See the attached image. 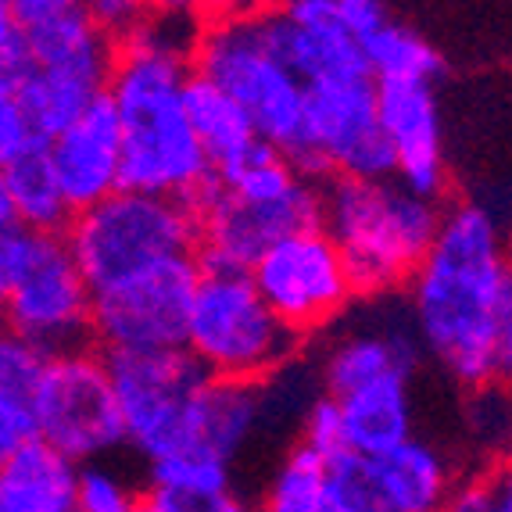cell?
Returning <instances> with one entry per match:
<instances>
[{"mask_svg":"<svg viewBox=\"0 0 512 512\" xmlns=\"http://www.w3.org/2000/svg\"><path fill=\"white\" fill-rule=\"evenodd\" d=\"M79 462L47 441L0 459V512H76Z\"/></svg>","mask_w":512,"mask_h":512,"instance_id":"ffe728a7","label":"cell"},{"mask_svg":"<svg viewBox=\"0 0 512 512\" xmlns=\"http://www.w3.org/2000/svg\"><path fill=\"white\" fill-rule=\"evenodd\" d=\"M380 122L398 165L394 180L430 201H444L452 176L434 83H380Z\"/></svg>","mask_w":512,"mask_h":512,"instance_id":"2e32d148","label":"cell"},{"mask_svg":"<svg viewBox=\"0 0 512 512\" xmlns=\"http://www.w3.org/2000/svg\"><path fill=\"white\" fill-rule=\"evenodd\" d=\"M416 376H387L380 384L348 394L341 402L348 427L351 455L376 462L416 437V402H412Z\"/></svg>","mask_w":512,"mask_h":512,"instance_id":"44dd1931","label":"cell"},{"mask_svg":"<svg viewBox=\"0 0 512 512\" xmlns=\"http://www.w3.org/2000/svg\"><path fill=\"white\" fill-rule=\"evenodd\" d=\"M330 491V462L291 441L280 448L269 473L255 491V512H326Z\"/></svg>","mask_w":512,"mask_h":512,"instance_id":"cb8c5ba5","label":"cell"},{"mask_svg":"<svg viewBox=\"0 0 512 512\" xmlns=\"http://www.w3.org/2000/svg\"><path fill=\"white\" fill-rule=\"evenodd\" d=\"M419 366H423V344L412 326L409 305L398 316H380L326 333L323 351L312 362L319 391L337 402L369 384H380L387 376H416Z\"/></svg>","mask_w":512,"mask_h":512,"instance_id":"9a60e30c","label":"cell"},{"mask_svg":"<svg viewBox=\"0 0 512 512\" xmlns=\"http://www.w3.org/2000/svg\"><path fill=\"white\" fill-rule=\"evenodd\" d=\"M187 111L197 140H201L208 162H212L215 180L233 172L244 158H251L265 144L258 137L255 122L248 119V111L240 108L230 94H222L215 83L197 76V72L187 83Z\"/></svg>","mask_w":512,"mask_h":512,"instance_id":"603a6c76","label":"cell"},{"mask_svg":"<svg viewBox=\"0 0 512 512\" xmlns=\"http://www.w3.org/2000/svg\"><path fill=\"white\" fill-rule=\"evenodd\" d=\"M0 301L4 330L51 355L94 344V287L65 233H0Z\"/></svg>","mask_w":512,"mask_h":512,"instance_id":"5b68a950","label":"cell"},{"mask_svg":"<svg viewBox=\"0 0 512 512\" xmlns=\"http://www.w3.org/2000/svg\"><path fill=\"white\" fill-rule=\"evenodd\" d=\"M294 441H301L305 448H312L316 455H323L326 462H337V459H344V455H351L341 402L330 398V394H319L316 402L305 409V416H301Z\"/></svg>","mask_w":512,"mask_h":512,"instance_id":"4dcf8cb0","label":"cell"},{"mask_svg":"<svg viewBox=\"0 0 512 512\" xmlns=\"http://www.w3.org/2000/svg\"><path fill=\"white\" fill-rule=\"evenodd\" d=\"M337 15H341V26L359 43H366L369 36L380 33L394 18L380 0H337Z\"/></svg>","mask_w":512,"mask_h":512,"instance_id":"836d02e7","label":"cell"},{"mask_svg":"<svg viewBox=\"0 0 512 512\" xmlns=\"http://www.w3.org/2000/svg\"><path fill=\"white\" fill-rule=\"evenodd\" d=\"M444 512H491V466L466 470V477L455 487L452 502L444 505Z\"/></svg>","mask_w":512,"mask_h":512,"instance_id":"d590c367","label":"cell"},{"mask_svg":"<svg viewBox=\"0 0 512 512\" xmlns=\"http://www.w3.org/2000/svg\"><path fill=\"white\" fill-rule=\"evenodd\" d=\"M251 280L269 301V308L305 344L337 330V323L348 316L351 305L362 301L337 240L323 226H312V230L280 240L251 269Z\"/></svg>","mask_w":512,"mask_h":512,"instance_id":"8fae6325","label":"cell"},{"mask_svg":"<svg viewBox=\"0 0 512 512\" xmlns=\"http://www.w3.org/2000/svg\"><path fill=\"white\" fill-rule=\"evenodd\" d=\"M47 144L29 122V115L18 108L11 97H0V165L29 158V154H43Z\"/></svg>","mask_w":512,"mask_h":512,"instance_id":"d6a6232c","label":"cell"},{"mask_svg":"<svg viewBox=\"0 0 512 512\" xmlns=\"http://www.w3.org/2000/svg\"><path fill=\"white\" fill-rule=\"evenodd\" d=\"M444 222V201L398 180H326L323 230L337 240L362 301L409 291Z\"/></svg>","mask_w":512,"mask_h":512,"instance_id":"3957f363","label":"cell"},{"mask_svg":"<svg viewBox=\"0 0 512 512\" xmlns=\"http://www.w3.org/2000/svg\"><path fill=\"white\" fill-rule=\"evenodd\" d=\"M4 8L11 11L26 36V69L72 76L108 90L111 69H115V40L101 29L90 4L83 0H4Z\"/></svg>","mask_w":512,"mask_h":512,"instance_id":"5bb4252c","label":"cell"},{"mask_svg":"<svg viewBox=\"0 0 512 512\" xmlns=\"http://www.w3.org/2000/svg\"><path fill=\"white\" fill-rule=\"evenodd\" d=\"M36 419L40 441L79 466L115 459L119 448H126L119 394L108 355L97 344L54 355L36 394Z\"/></svg>","mask_w":512,"mask_h":512,"instance_id":"9c48e42d","label":"cell"},{"mask_svg":"<svg viewBox=\"0 0 512 512\" xmlns=\"http://www.w3.org/2000/svg\"><path fill=\"white\" fill-rule=\"evenodd\" d=\"M491 512H512V470L491 462Z\"/></svg>","mask_w":512,"mask_h":512,"instance_id":"8d00e7d4","label":"cell"},{"mask_svg":"<svg viewBox=\"0 0 512 512\" xmlns=\"http://www.w3.org/2000/svg\"><path fill=\"white\" fill-rule=\"evenodd\" d=\"M409 316L423 355L462 391L498 384V348L512 301V251L498 215L448 201L427 262L409 283Z\"/></svg>","mask_w":512,"mask_h":512,"instance_id":"7a4b0ae2","label":"cell"},{"mask_svg":"<svg viewBox=\"0 0 512 512\" xmlns=\"http://www.w3.org/2000/svg\"><path fill=\"white\" fill-rule=\"evenodd\" d=\"M140 512H144V509H140Z\"/></svg>","mask_w":512,"mask_h":512,"instance_id":"60d3db41","label":"cell"},{"mask_svg":"<svg viewBox=\"0 0 512 512\" xmlns=\"http://www.w3.org/2000/svg\"><path fill=\"white\" fill-rule=\"evenodd\" d=\"M376 484L384 491L391 512H444L466 470L430 437H412L391 455L373 462Z\"/></svg>","mask_w":512,"mask_h":512,"instance_id":"d6986e66","label":"cell"},{"mask_svg":"<svg viewBox=\"0 0 512 512\" xmlns=\"http://www.w3.org/2000/svg\"><path fill=\"white\" fill-rule=\"evenodd\" d=\"M144 512H255V498H248L240 487L219 495H180V491L147 487Z\"/></svg>","mask_w":512,"mask_h":512,"instance_id":"1f68e13d","label":"cell"},{"mask_svg":"<svg viewBox=\"0 0 512 512\" xmlns=\"http://www.w3.org/2000/svg\"><path fill=\"white\" fill-rule=\"evenodd\" d=\"M273 384H237V380H215L201 387L187 423V441L180 455H208V459L237 462L251 452V444L273 423Z\"/></svg>","mask_w":512,"mask_h":512,"instance_id":"ac0fdd59","label":"cell"},{"mask_svg":"<svg viewBox=\"0 0 512 512\" xmlns=\"http://www.w3.org/2000/svg\"><path fill=\"white\" fill-rule=\"evenodd\" d=\"M197 255L205 269L251 273L280 240L323 226V183L308 180L298 194L283 201H248L222 187L219 180L194 201Z\"/></svg>","mask_w":512,"mask_h":512,"instance_id":"4fadbf2b","label":"cell"},{"mask_svg":"<svg viewBox=\"0 0 512 512\" xmlns=\"http://www.w3.org/2000/svg\"><path fill=\"white\" fill-rule=\"evenodd\" d=\"M362 51L376 83H437L444 69L441 51L402 18H391L380 33L369 36Z\"/></svg>","mask_w":512,"mask_h":512,"instance_id":"d4e9b609","label":"cell"},{"mask_svg":"<svg viewBox=\"0 0 512 512\" xmlns=\"http://www.w3.org/2000/svg\"><path fill=\"white\" fill-rule=\"evenodd\" d=\"M147 487L158 491H180V495H219L237 487V470L230 462L208 459V455H172V459L144 466Z\"/></svg>","mask_w":512,"mask_h":512,"instance_id":"4316f807","label":"cell"},{"mask_svg":"<svg viewBox=\"0 0 512 512\" xmlns=\"http://www.w3.org/2000/svg\"><path fill=\"white\" fill-rule=\"evenodd\" d=\"M72 219L76 212L61 194L47 151L0 165V233L18 226L40 233H69Z\"/></svg>","mask_w":512,"mask_h":512,"instance_id":"7402d4cb","label":"cell"},{"mask_svg":"<svg viewBox=\"0 0 512 512\" xmlns=\"http://www.w3.org/2000/svg\"><path fill=\"white\" fill-rule=\"evenodd\" d=\"M201 273V258H172L97 291L94 344L104 355L187 348Z\"/></svg>","mask_w":512,"mask_h":512,"instance_id":"30bf717a","label":"cell"},{"mask_svg":"<svg viewBox=\"0 0 512 512\" xmlns=\"http://www.w3.org/2000/svg\"><path fill=\"white\" fill-rule=\"evenodd\" d=\"M147 498V480H137L115 459L79 466L76 512H140Z\"/></svg>","mask_w":512,"mask_h":512,"instance_id":"484cf974","label":"cell"},{"mask_svg":"<svg viewBox=\"0 0 512 512\" xmlns=\"http://www.w3.org/2000/svg\"><path fill=\"white\" fill-rule=\"evenodd\" d=\"M201 26L205 8L151 4L144 22L115 43L108 101L122 122L126 190L194 205L215 183L212 162L187 111Z\"/></svg>","mask_w":512,"mask_h":512,"instance_id":"6da1fadb","label":"cell"},{"mask_svg":"<svg viewBox=\"0 0 512 512\" xmlns=\"http://www.w3.org/2000/svg\"><path fill=\"white\" fill-rule=\"evenodd\" d=\"M502 466H509V470H512V441H509V448H505V459H502Z\"/></svg>","mask_w":512,"mask_h":512,"instance_id":"f35d334b","label":"cell"},{"mask_svg":"<svg viewBox=\"0 0 512 512\" xmlns=\"http://www.w3.org/2000/svg\"><path fill=\"white\" fill-rule=\"evenodd\" d=\"M509 251H512V233H509Z\"/></svg>","mask_w":512,"mask_h":512,"instance_id":"ab89813d","label":"cell"},{"mask_svg":"<svg viewBox=\"0 0 512 512\" xmlns=\"http://www.w3.org/2000/svg\"><path fill=\"white\" fill-rule=\"evenodd\" d=\"M65 237L94 294L172 258H201L194 205L137 190H119L104 205L79 212Z\"/></svg>","mask_w":512,"mask_h":512,"instance_id":"52a82bcc","label":"cell"},{"mask_svg":"<svg viewBox=\"0 0 512 512\" xmlns=\"http://www.w3.org/2000/svg\"><path fill=\"white\" fill-rule=\"evenodd\" d=\"M466 427L480 444V452H495L502 462L512 441V394L502 384L470 391L466 394Z\"/></svg>","mask_w":512,"mask_h":512,"instance_id":"f546056e","label":"cell"},{"mask_svg":"<svg viewBox=\"0 0 512 512\" xmlns=\"http://www.w3.org/2000/svg\"><path fill=\"white\" fill-rule=\"evenodd\" d=\"M51 359V351L36 348V344L4 330V337H0V398L36 405V394H40Z\"/></svg>","mask_w":512,"mask_h":512,"instance_id":"f1b7e54d","label":"cell"},{"mask_svg":"<svg viewBox=\"0 0 512 512\" xmlns=\"http://www.w3.org/2000/svg\"><path fill=\"white\" fill-rule=\"evenodd\" d=\"M305 90V151L298 169L308 180H394L398 165L380 122V83L373 69L333 72Z\"/></svg>","mask_w":512,"mask_h":512,"instance_id":"ba28073f","label":"cell"},{"mask_svg":"<svg viewBox=\"0 0 512 512\" xmlns=\"http://www.w3.org/2000/svg\"><path fill=\"white\" fill-rule=\"evenodd\" d=\"M47 162L61 183L72 212H90L108 197L126 190V154H122V122L115 104L104 97L47 147Z\"/></svg>","mask_w":512,"mask_h":512,"instance_id":"e0dca14e","label":"cell"},{"mask_svg":"<svg viewBox=\"0 0 512 512\" xmlns=\"http://www.w3.org/2000/svg\"><path fill=\"white\" fill-rule=\"evenodd\" d=\"M90 8H94V18L101 22L104 33L119 43L144 22L151 4H137V0H90Z\"/></svg>","mask_w":512,"mask_h":512,"instance_id":"e575fe53","label":"cell"},{"mask_svg":"<svg viewBox=\"0 0 512 512\" xmlns=\"http://www.w3.org/2000/svg\"><path fill=\"white\" fill-rule=\"evenodd\" d=\"M194 72L230 94L255 122L258 137L298 165L305 151L308 90L276 54L262 4H212L194 51Z\"/></svg>","mask_w":512,"mask_h":512,"instance_id":"277c9868","label":"cell"},{"mask_svg":"<svg viewBox=\"0 0 512 512\" xmlns=\"http://www.w3.org/2000/svg\"><path fill=\"white\" fill-rule=\"evenodd\" d=\"M305 348L308 344L269 308L251 273H201L187 351L208 376L237 384H269L301 362Z\"/></svg>","mask_w":512,"mask_h":512,"instance_id":"8992f818","label":"cell"},{"mask_svg":"<svg viewBox=\"0 0 512 512\" xmlns=\"http://www.w3.org/2000/svg\"><path fill=\"white\" fill-rule=\"evenodd\" d=\"M326 512H391L384 491L376 484L373 462L362 455H344L330 462Z\"/></svg>","mask_w":512,"mask_h":512,"instance_id":"83f0119b","label":"cell"},{"mask_svg":"<svg viewBox=\"0 0 512 512\" xmlns=\"http://www.w3.org/2000/svg\"><path fill=\"white\" fill-rule=\"evenodd\" d=\"M498 384L512 394V301H509V312H505V326H502V348H498Z\"/></svg>","mask_w":512,"mask_h":512,"instance_id":"74e56055","label":"cell"},{"mask_svg":"<svg viewBox=\"0 0 512 512\" xmlns=\"http://www.w3.org/2000/svg\"><path fill=\"white\" fill-rule=\"evenodd\" d=\"M111 380L119 394L126 448L144 466L183 452L187 423L208 373L187 348L108 355Z\"/></svg>","mask_w":512,"mask_h":512,"instance_id":"7c38bea8","label":"cell"}]
</instances>
